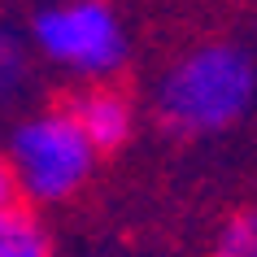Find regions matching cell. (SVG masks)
Here are the masks:
<instances>
[{
    "label": "cell",
    "mask_w": 257,
    "mask_h": 257,
    "mask_svg": "<svg viewBox=\"0 0 257 257\" xmlns=\"http://www.w3.org/2000/svg\"><path fill=\"white\" fill-rule=\"evenodd\" d=\"M257 66L235 44H201L166 70L157 109L179 131H218L253 105Z\"/></svg>",
    "instance_id": "cell-1"
},
{
    "label": "cell",
    "mask_w": 257,
    "mask_h": 257,
    "mask_svg": "<svg viewBox=\"0 0 257 257\" xmlns=\"http://www.w3.org/2000/svg\"><path fill=\"white\" fill-rule=\"evenodd\" d=\"M92 144L83 140L66 109L61 113H40V118L18 122L9 140V170L14 183L35 196V201H61L79 188L92 170Z\"/></svg>",
    "instance_id": "cell-2"
},
{
    "label": "cell",
    "mask_w": 257,
    "mask_h": 257,
    "mask_svg": "<svg viewBox=\"0 0 257 257\" xmlns=\"http://www.w3.org/2000/svg\"><path fill=\"white\" fill-rule=\"evenodd\" d=\"M31 35L44 57L83 74H109L126 61V35L105 5H48L31 18Z\"/></svg>",
    "instance_id": "cell-3"
},
{
    "label": "cell",
    "mask_w": 257,
    "mask_h": 257,
    "mask_svg": "<svg viewBox=\"0 0 257 257\" xmlns=\"http://www.w3.org/2000/svg\"><path fill=\"white\" fill-rule=\"evenodd\" d=\"M74 126L83 131V140L92 144V153H109L118 149L122 140L131 136V100L122 92H109V87H92V92H79L66 109Z\"/></svg>",
    "instance_id": "cell-4"
},
{
    "label": "cell",
    "mask_w": 257,
    "mask_h": 257,
    "mask_svg": "<svg viewBox=\"0 0 257 257\" xmlns=\"http://www.w3.org/2000/svg\"><path fill=\"white\" fill-rule=\"evenodd\" d=\"M48 253H53L48 231L31 214L14 209V214L0 218V257H48Z\"/></svg>",
    "instance_id": "cell-5"
},
{
    "label": "cell",
    "mask_w": 257,
    "mask_h": 257,
    "mask_svg": "<svg viewBox=\"0 0 257 257\" xmlns=\"http://www.w3.org/2000/svg\"><path fill=\"white\" fill-rule=\"evenodd\" d=\"M22 79H27V44L9 22H0V100H9Z\"/></svg>",
    "instance_id": "cell-6"
},
{
    "label": "cell",
    "mask_w": 257,
    "mask_h": 257,
    "mask_svg": "<svg viewBox=\"0 0 257 257\" xmlns=\"http://www.w3.org/2000/svg\"><path fill=\"white\" fill-rule=\"evenodd\" d=\"M214 257H257V205L235 214L218 235Z\"/></svg>",
    "instance_id": "cell-7"
},
{
    "label": "cell",
    "mask_w": 257,
    "mask_h": 257,
    "mask_svg": "<svg viewBox=\"0 0 257 257\" xmlns=\"http://www.w3.org/2000/svg\"><path fill=\"white\" fill-rule=\"evenodd\" d=\"M14 201H18V183H14V170L0 162V218L14 214Z\"/></svg>",
    "instance_id": "cell-8"
}]
</instances>
